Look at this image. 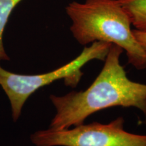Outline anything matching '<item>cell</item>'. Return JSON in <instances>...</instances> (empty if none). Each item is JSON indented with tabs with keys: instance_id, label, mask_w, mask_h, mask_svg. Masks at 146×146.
Returning a JSON list of instances; mask_svg holds the SVG:
<instances>
[{
	"instance_id": "obj_1",
	"label": "cell",
	"mask_w": 146,
	"mask_h": 146,
	"mask_svg": "<svg viewBox=\"0 0 146 146\" xmlns=\"http://www.w3.org/2000/svg\"><path fill=\"white\" fill-rule=\"evenodd\" d=\"M123 52L118 45H111L103 68L85 90L72 91L63 96L51 95L50 100L56 109L51 129H69L81 125L94 113L115 106L138 108L145 116L146 123V84L128 78L120 63Z\"/></svg>"
},
{
	"instance_id": "obj_3",
	"label": "cell",
	"mask_w": 146,
	"mask_h": 146,
	"mask_svg": "<svg viewBox=\"0 0 146 146\" xmlns=\"http://www.w3.org/2000/svg\"><path fill=\"white\" fill-rule=\"evenodd\" d=\"M112 44L96 41L85 47L77 57L50 72L39 74H20L10 72L0 66V86L8 96L12 119L16 122L21 115L24 104L38 89L60 79L66 85L75 87L83 75L81 69L94 60L104 61Z\"/></svg>"
},
{
	"instance_id": "obj_5",
	"label": "cell",
	"mask_w": 146,
	"mask_h": 146,
	"mask_svg": "<svg viewBox=\"0 0 146 146\" xmlns=\"http://www.w3.org/2000/svg\"><path fill=\"white\" fill-rule=\"evenodd\" d=\"M135 29L146 32V0H119Z\"/></svg>"
},
{
	"instance_id": "obj_6",
	"label": "cell",
	"mask_w": 146,
	"mask_h": 146,
	"mask_svg": "<svg viewBox=\"0 0 146 146\" xmlns=\"http://www.w3.org/2000/svg\"><path fill=\"white\" fill-rule=\"evenodd\" d=\"M22 0H0V61H9L3 43V34L8 19L15 7Z\"/></svg>"
},
{
	"instance_id": "obj_4",
	"label": "cell",
	"mask_w": 146,
	"mask_h": 146,
	"mask_svg": "<svg viewBox=\"0 0 146 146\" xmlns=\"http://www.w3.org/2000/svg\"><path fill=\"white\" fill-rule=\"evenodd\" d=\"M122 116L108 124L92 123L73 129L38 131L31 136L35 146H146V135L124 129Z\"/></svg>"
},
{
	"instance_id": "obj_2",
	"label": "cell",
	"mask_w": 146,
	"mask_h": 146,
	"mask_svg": "<svg viewBox=\"0 0 146 146\" xmlns=\"http://www.w3.org/2000/svg\"><path fill=\"white\" fill-rule=\"evenodd\" d=\"M66 12L72 22L70 31L80 44L100 41L116 45L125 51L128 62L135 68H146V54L119 0L72 1L66 5Z\"/></svg>"
},
{
	"instance_id": "obj_7",
	"label": "cell",
	"mask_w": 146,
	"mask_h": 146,
	"mask_svg": "<svg viewBox=\"0 0 146 146\" xmlns=\"http://www.w3.org/2000/svg\"><path fill=\"white\" fill-rule=\"evenodd\" d=\"M133 31L137 40L140 43V45L146 54V32L140 31L136 30V29H133Z\"/></svg>"
}]
</instances>
